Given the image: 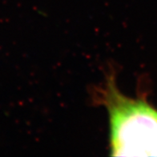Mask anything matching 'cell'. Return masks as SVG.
Returning a JSON list of instances; mask_svg holds the SVG:
<instances>
[{"mask_svg": "<svg viewBox=\"0 0 157 157\" xmlns=\"http://www.w3.org/2000/svg\"><path fill=\"white\" fill-rule=\"evenodd\" d=\"M110 124L111 155L157 156V111L124 95L109 79L103 92Z\"/></svg>", "mask_w": 157, "mask_h": 157, "instance_id": "6da1fadb", "label": "cell"}]
</instances>
